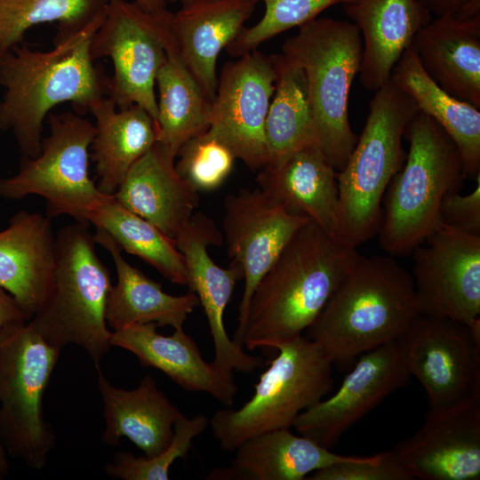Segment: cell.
<instances>
[{
	"label": "cell",
	"instance_id": "obj_1",
	"mask_svg": "<svg viewBox=\"0 0 480 480\" xmlns=\"http://www.w3.org/2000/svg\"><path fill=\"white\" fill-rule=\"evenodd\" d=\"M361 254L357 247L308 220L255 287L236 342L275 348L303 335Z\"/></svg>",
	"mask_w": 480,
	"mask_h": 480
},
{
	"label": "cell",
	"instance_id": "obj_2",
	"mask_svg": "<svg viewBox=\"0 0 480 480\" xmlns=\"http://www.w3.org/2000/svg\"><path fill=\"white\" fill-rule=\"evenodd\" d=\"M104 14L80 29L58 34L50 51L16 45L0 57V129L12 132L23 156L40 153L44 121L52 108L68 101L88 111L108 96L110 79L96 68L91 51Z\"/></svg>",
	"mask_w": 480,
	"mask_h": 480
},
{
	"label": "cell",
	"instance_id": "obj_3",
	"mask_svg": "<svg viewBox=\"0 0 480 480\" xmlns=\"http://www.w3.org/2000/svg\"><path fill=\"white\" fill-rule=\"evenodd\" d=\"M420 315L412 274L389 254L360 255L305 336L346 365L397 340Z\"/></svg>",
	"mask_w": 480,
	"mask_h": 480
},
{
	"label": "cell",
	"instance_id": "obj_4",
	"mask_svg": "<svg viewBox=\"0 0 480 480\" xmlns=\"http://www.w3.org/2000/svg\"><path fill=\"white\" fill-rule=\"evenodd\" d=\"M404 138L409 150L384 195L378 232L381 248L394 257L412 253L440 226L444 197L459 191L466 177L457 146L430 116L419 111Z\"/></svg>",
	"mask_w": 480,
	"mask_h": 480
},
{
	"label": "cell",
	"instance_id": "obj_5",
	"mask_svg": "<svg viewBox=\"0 0 480 480\" xmlns=\"http://www.w3.org/2000/svg\"><path fill=\"white\" fill-rule=\"evenodd\" d=\"M88 226L68 224L56 233L55 266L50 287L29 322L50 344L82 348L96 369L110 349L106 307L112 287Z\"/></svg>",
	"mask_w": 480,
	"mask_h": 480
},
{
	"label": "cell",
	"instance_id": "obj_6",
	"mask_svg": "<svg viewBox=\"0 0 480 480\" xmlns=\"http://www.w3.org/2000/svg\"><path fill=\"white\" fill-rule=\"evenodd\" d=\"M281 54L305 73L316 143L338 172L358 138L350 125L348 102L362 62L360 31L353 22L316 18L299 27Z\"/></svg>",
	"mask_w": 480,
	"mask_h": 480
},
{
	"label": "cell",
	"instance_id": "obj_7",
	"mask_svg": "<svg viewBox=\"0 0 480 480\" xmlns=\"http://www.w3.org/2000/svg\"><path fill=\"white\" fill-rule=\"evenodd\" d=\"M418 112L412 98L389 79L374 92L362 132L337 172L340 236L356 247L379 232L384 195L406 157L404 132Z\"/></svg>",
	"mask_w": 480,
	"mask_h": 480
},
{
	"label": "cell",
	"instance_id": "obj_8",
	"mask_svg": "<svg viewBox=\"0 0 480 480\" xmlns=\"http://www.w3.org/2000/svg\"><path fill=\"white\" fill-rule=\"evenodd\" d=\"M276 350L252 396L239 409L219 410L209 420L222 450L232 452L251 437L292 428L302 412L330 393L333 364L313 340L303 334Z\"/></svg>",
	"mask_w": 480,
	"mask_h": 480
},
{
	"label": "cell",
	"instance_id": "obj_9",
	"mask_svg": "<svg viewBox=\"0 0 480 480\" xmlns=\"http://www.w3.org/2000/svg\"><path fill=\"white\" fill-rule=\"evenodd\" d=\"M60 351L29 321L11 322L0 332V436L9 456L36 470L54 446L43 399Z\"/></svg>",
	"mask_w": 480,
	"mask_h": 480
},
{
	"label": "cell",
	"instance_id": "obj_10",
	"mask_svg": "<svg viewBox=\"0 0 480 480\" xmlns=\"http://www.w3.org/2000/svg\"><path fill=\"white\" fill-rule=\"evenodd\" d=\"M49 124L40 153L23 156L14 175L0 178V196L20 200L36 195L46 201L50 219L68 215L89 226L87 215L112 196L102 193L89 175L94 124L72 112L52 114Z\"/></svg>",
	"mask_w": 480,
	"mask_h": 480
},
{
	"label": "cell",
	"instance_id": "obj_11",
	"mask_svg": "<svg viewBox=\"0 0 480 480\" xmlns=\"http://www.w3.org/2000/svg\"><path fill=\"white\" fill-rule=\"evenodd\" d=\"M167 9L151 12L135 2L108 0L103 20L92 41V56L108 57L114 66L108 97L118 108H143L156 120L157 73L175 44Z\"/></svg>",
	"mask_w": 480,
	"mask_h": 480
},
{
	"label": "cell",
	"instance_id": "obj_12",
	"mask_svg": "<svg viewBox=\"0 0 480 480\" xmlns=\"http://www.w3.org/2000/svg\"><path fill=\"white\" fill-rule=\"evenodd\" d=\"M398 340L410 375L426 392L429 410L480 394V323L469 326L420 315Z\"/></svg>",
	"mask_w": 480,
	"mask_h": 480
},
{
	"label": "cell",
	"instance_id": "obj_13",
	"mask_svg": "<svg viewBox=\"0 0 480 480\" xmlns=\"http://www.w3.org/2000/svg\"><path fill=\"white\" fill-rule=\"evenodd\" d=\"M238 58L218 77L206 132L250 170L260 171L268 160L265 123L277 76L275 56L255 49Z\"/></svg>",
	"mask_w": 480,
	"mask_h": 480
},
{
	"label": "cell",
	"instance_id": "obj_14",
	"mask_svg": "<svg viewBox=\"0 0 480 480\" xmlns=\"http://www.w3.org/2000/svg\"><path fill=\"white\" fill-rule=\"evenodd\" d=\"M420 315L480 323V236L443 224L412 252Z\"/></svg>",
	"mask_w": 480,
	"mask_h": 480
},
{
	"label": "cell",
	"instance_id": "obj_15",
	"mask_svg": "<svg viewBox=\"0 0 480 480\" xmlns=\"http://www.w3.org/2000/svg\"><path fill=\"white\" fill-rule=\"evenodd\" d=\"M223 208L228 254L244 281L234 338L236 342L255 287L297 230L309 220L289 212L259 187L228 195Z\"/></svg>",
	"mask_w": 480,
	"mask_h": 480
},
{
	"label": "cell",
	"instance_id": "obj_16",
	"mask_svg": "<svg viewBox=\"0 0 480 480\" xmlns=\"http://www.w3.org/2000/svg\"><path fill=\"white\" fill-rule=\"evenodd\" d=\"M410 378L399 340L380 346L360 355L338 390L302 412L292 427L300 435L331 449Z\"/></svg>",
	"mask_w": 480,
	"mask_h": 480
},
{
	"label": "cell",
	"instance_id": "obj_17",
	"mask_svg": "<svg viewBox=\"0 0 480 480\" xmlns=\"http://www.w3.org/2000/svg\"><path fill=\"white\" fill-rule=\"evenodd\" d=\"M174 240L184 260L188 287L197 296L207 318L214 347L213 362L228 371L244 373L263 366L261 357L246 353L226 332L224 313L242 273L231 263L227 268H221L211 258L208 247L221 246L224 240L213 220L205 213L195 212Z\"/></svg>",
	"mask_w": 480,
	"mask_h": 480
},
{
	"label": "cell",
	"instance_id": "obj_18",
	"mask_svg": "<svg viewBox=\"0 0 480 480\" xmlns=\"http://www.w3.org/2000/svg\"><path fill=\"white\" fill-rule=\"evenodd\" d=\"M390 451L412 480H478L480 394L429 410L420 429Z\"/></svg>",
	"mask_w": 480,
	"mask_h": 480
},
{
	"label": "cell",
	"instance_id": "obj_19",
	"mask_svg": "<svg viewBox=\"0 0 480 480\" xmlns=\"http://www.w3.org/2000/svg\"><path fill=\"white\" fill-rule=\"evenodd\" d=\"M156 324H141L111 332V346L132 353L144 367L164 372L188 392L207 393L226 406L234 404L237 385L233 372L205 361L184 329L172 335L156 331Z\"/></svg>",
	"mask_w": 480,
	"mask_h": 480
},
{
	"label": "cell",
	"instance_id": "obj_20",
	"mask_svg": "<svg viewBox=\"0 0 480 480\" xmlns=\"http://www.w3.org/2000/svg\"><path fill=\"white\" fill-rule=\"evenodd\" d=\"M260 0H181L172 13L178 52L205 95L213 101L217 60L244 28Z\"/></svg>",
	"mask_w": 480,
	"mask_h": 480
},
{
	"label": "cell",
	"instance_id": "obj_21",
	"mask_svg": "<svg viewBox=\"0 0 480 480\" xmlns=\"http://www.w3.org/2000/svg\"><path fill=\"white\" fill-rule=\"evenodd\" d=\"M342 5L362 37L360 83L375 92L389 81L394 67L433 15L419 0H355Z\"/></svg>",
	"mask_w": 480,
	"mask_h": 480
},
{
	"label": "cell",
	"instance_id": "obj_22",
	"mask_svg": "<svg viewBox=\"0 0 480 480\" xmlns=\"http://www.w3.org/2000/svg\"><path fill=\"white\" fill-rule=\"evenodd\" d=\"M177 155L156 142L113 195L121 205L175 239L195 213L199 192L176 171Z\"/></svg>",
	"mask_w": 480,
	"mask_h": 480
},
{
	"label": "cell",
	"instance_id": "obj_23",
	"mask_svg": "<svg viewBox=\"0 0 480 480\" xmlns=\"http://www.w3.org/2000/svg\"><path fill=\"white\" fill-rule=\"evenodd\" d=\"M257 183L289 212L340 237L337 172L316 144L266 165L260 171Z\"/></svg>",
	"mask_w": 480,
	"mask_h": 480
},
{
	"label": "cell",
	"instance_id": "obj_24",
	"mask_svg": "<svg viewBox=\"0 0 480 480\" xmlns=\"http://www.w3.org/2000/svg\"><path fill=\"white\" fill-rule=\"evenodd\" d=\"M51 220L22 210L0 231V287L14 297L27 321L36 314L52 279L56 234Z\"/></svg>",
	"mask_w": 480,
	"mask_h": 480
},
{
	"label": "cell",
	"instance_id": "obj_25",
	"mask_svg": "<svg viewBox=\"0 0 480 480\" xmlns=\"http://www.w3.org/2000/svg\"><path fill=\"white\" fill-rule=\"evenodd\" d=\"M97 387L103 406L102 440L117 445L128 438L146 457H153L170 444L175 422L183 413L162 392L151 375H145L133 389L113 386L97 369Z\"/></svg>",
	"mask_w": 480,
	"mask_h": 480
},
{
	"label": "cell",
	"instance_id": "obj_26",
	"mask_svg": "<svg viewBox=\"0 0 480 480\" xmlns=\"http://www.w3.org/2000/svg\"><path fill=\"white\" fill-rule=\"evenodd\" d=\"M412 46L436 84L480 109V14L467 19L433 17Z\"/></svg>",
	"mask_w": 480,
	"mask_h": 480
},
{
	"label": "cell",
	"instance_id": "obj_27",
	"mask_svg": "<svg viewBox=\"0 0 480 480\" xmlns=\"http://www.w3.org/2000/svg\"><path fill=\"white\" fill-rule=\"evenodd\" d=\"M96 244L111 255L116 271L106 307V321L113 331L134 324H156L182 329L189 314L199 304L192 291L174 296L165 292L161 284L128 263L117 244L103 230L96 228Z\"/></svg>",
	"mask_w": 480,
	"mask_h": 480
},
{
	"label": "cell",
	"instance_id": "obj_28",
	"mask_svg": "<svg viewBox=\"0 0 480 480\" xmlns=\"http://www.w3.org/2000/svg\"><path fill=\"white\" fill-rule=\"evenodd\" d=\"M229 466L213 469L207 479L302 480L313 472L355 456L334 453L315 441L280 428L251 437L235 450Z\"/></svg>",
	"mask_w": 480,
	"mask_h": 480
},
{
	"label": "cell",
	"instance_id": "obj_29",
	"mask_svg": "<svg viewBox=\"0 0 480 480\" xmlns=\"http://www.w3.org/2000/svg\"><path fill=\"white\" fill-rule=\"evenodd\" d=\"M95 118L92 158L97 187L114 195L131 167L156 142L153 117L140 106L118 108L106 96L88 110Z\"/></svg>",
	"mask_w": 480,
	"mask_h": 480
},
{
	"label": "cell",
	"instance_id": "obj_30",
	"mask_svg": "<svg viewBox=\"0 0 480 480\" xmlns=\"http://www.w3.org/2000/svg\"><path fill=\"white\" fill-rule=\"evenodd\" d=\"M390 80L444 129L460 151L466 177L476 179L480 173V109L436 84L412 45L394 67Z\"/></svg>",
	"mask_w": 480,
	"mask_h": 480
},
{
	"label": "cell",
	"instance_id": "obj_31",
	"mask_svg": "<svg viewBox=\"0 0 480 480\" xmlns=\"http://www.w3.org/2000/svg\"><path fill=\"white\" fill-rule=\"evenodd\" d=\"M156 84V142L177 155L186 141L208 130L212 101L183 63L175 44L168 50Z\"/></svg>",
	"mask_w": 480,
	"mask_h": 480
},
{
	"label": "cell",
	"instance_id": "obj_32",
	"mask_svg": "<svg viewBox=\"0 0 480 480\" xmlns=\"http://www.w3.org/2000/svg\"><path fill=\"white\" fill-rule=\"evenodd\" d=\"M275 92L265 123L268 164H275L294 151L316 144L305 73L282 54H274Z\"/></svg>",
	"mask_w": 480,
	"mask_h": 480
},
{
	"label": "cell",
	"instance_id": "obj_33",
	"mask_svg": "<svg viewBox=\"0 0 480 480\" xmlns=\"http://www.w3.org/2000/svg\"><path fill=\"white\" fill-rule=\"evenodd\" d=\"M87 222L105 231L122 251L139 257L170 282L188 286L184 260L175 240L121 205L113 195L87 215Z\"/></svg>",
	"mask_w": 480,
	"mask_h": 480
},
{
	"label": "cell",
	"instance_id": "obj_34",
	"mask_svg": "<svg viewBox=\"0 0 480 480\" xmlns=\"http://www.w3.org/2000/svg\"><path fill=\"white\" fill-rule=\"evenodd\" d=\"M108 0H0V57L32 27L57 21L58 34L82 28L105 13Z\"/></svg>",
	"mask_w": 480,
	"mask_h": 480
},
{
	"label": "cell",
	"instance_id": "obj_35",
	"mask_svg": "<svg viewBox=\"0 0 480 480\" xmlns=\"http://www.w3.org/2000/svg\"><path fill=\"white\" fill-rule=\"evenodd\" d=\"M208 425L209 419L204 414L191 418L183 414L174 424L170 444L160 453L137 457L128 452H119L113 461L105 466V471L109 476L122 480H167L171 466L176 460L188 456L193 440Z\"/></svg>",
	"mask_w": 480,
	"mask_h": 480
},
{
	"label": "cell",
	"instance_id": "obj_36",
	"mask_svg": "<svg viewBox=\"0 0 480 480\" xmlns=\"http://www.w3.org/2000/svg\"><path fill=\"white\" fill-rule=\"evenodd\" d=\"M265 5L263 17L254 26L244 28L226 48L233 57L243 56L262 43L290 28L312 20L327 8L355 0H260Z\"/></svg>",
	"mask_w": 480,
	"mask_h": 480
},
{
	"label": "cell",
	"instance_id": "obj_37",
	"mask_svg": "<svg viewBox=\"0 0 480 480\" xmlns=\"http://www.w3.org/2000/svg\"><path fill=\"white\" fill-rule=\"evenodd\" d=\"M177 156V172L198 192L220 188L232 172L236 159L228 146L207 132L186 141Z\"/></svg>",
	"mask_w": 480,
	"mask_h": 480
},
{
	"label": "cell",
	"instance_id": "obj_38",
	"mask_svg": "<svg viewBox=\"0 0 480 480\" xmlns=\"http://www.w3.org/2000/svg\"><path fill=\"white\" fill-rule=\"evenodd\" d=\"M309 480H412L391 451L372 456H355L310 474Z\"/></svg>",
	"mask_w": 480,
	"mask_h": 480
},
{
	"label": "cell",
	"instance_id": "obj_39",
	"mask_svg": "<svg viewBox=\"0 0 480 480\" xmlns=\"http://www.w3.org/2000/svg\"><path fill=\"white\" fill-rule=\"evenodd\" d=\"M473 191L461 195L459 191L447 194L440 206V223L449 228L480 236V173L476 177Z\"/></svg>",
	"mask_w": 480,
	"mask_h": 480
},
{
	"label": "cell",
	"instance_id": "obj_40",
	"mask_svg": "<svg viewBox=\"0 0 480 480\" xmlns=\"http://www.w3.org/2000/svg\"><path fill=\"white\" fill-rule=\"evenodd\" d=\"M433 17L467 19L480 14V0H419Z\"/></svg>",
	"mask_w": 480,
	"mask_h": 480
},
{
	"label": "cell",
	"instance_id": "obj_41",
	"mask_svg": "<svg viewBox=\"0 0 480 480\" xmlns=\"http://www.w3.org/2000/svg\"><path fill=\"white\" fill-rule=\"evenodd\" d=\"M15 321L27 320L14 297L0 287V332L5 324Z\"/></svg>",
	"mask_w": 480,
	"mask_h": 480
},
{
	"label": "cell",
	"instance_id": "obj_42",
	"mask_svg": "<svg viewBox=\"0 0 480 480\" xmlns=\"http://www.w3.org/2000/svg\"><path fill=\"white\" fill-rule=\"evenodd\" d=\"M142 9L151 12H159L166 10V0H134Z\"/></svg>",
	"mask_w": 480,
	"mask_h": 480
},
{
	"label": "cell",
	"instance_id": "obj_43",
	"mask_svg": "<svg viewBox=\"0 0 480 480\" xmlns=\"http://www.w3.org/2000/svg\"><path fill=\"white\" fill-rule=\"evenodd\" d=\"M7 455L8 454L0 436V480L5 478L9 473V463Z\"/></svg>",
	"mask_w": 480,
	"mask_h": 480
},
{
	"label": "cell",
	"instance_id": "obj_44",
	"mask_svg": "<svg viewBox=\"0 0 480 480\" xmlns=\"http://www.w3.org/2000/svg\"><path fill=\"white\" fill-rule=\"evenodd\" d=\"M167 2H180L181 0H166Z\"/></svg>",
	"mask_w": 480,
	"mask_h": 480
}]
</instances>
